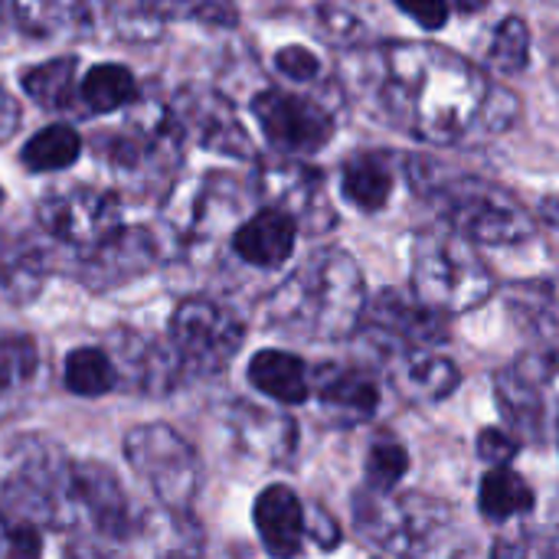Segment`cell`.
<instances>
[{
	"label": "cell",
	"mask_w": 559,
	"mask_h": 559,
	"mask_svg": "<svg viewBox=\"0 0 559 559\" xmlns=\"http://www.w3.org/2000/svg\"><path fill=\"white\" fill-rule=\"evenodd\" d=\"M295 239H298V223L278 206H265L233 233V249L246 265L282 269L295 252Z\"/></svg>",
	"instance_id": "cell-18"
},
{
	"label": "cell",
	"mask_w": 559,
	"mask_h": 559,
	"mask_svg": "<svg viewBox=\"0 0 559 559\" xmlns=\"http://www.w3.org/2000/svg\"><path fill=\"white\" fill-rule=\"evenodd\" d=\"M10 16L33 39H82L92 29L88 0H10Z\"/></svg>",
	"instance_id": "cell-20"
},
{
	"label": "cell",
	"mask_w": 559,
	"mask_h": 559,
	"mask_svg": "<svg viewBox=\"0 0 559 559\" xmlns=\"http://www.w3.org/2000/svg\"><path fill=\"white\" fill-rule=\"evenodd\" d=\"M66 386L75 396H105L118 386V370L108 350L75 347L66 357Z\"/></svg>",
	"instance_id": "cell-31"
},
{
	"label": "cell",
	"mask_w": 559,
	"mask_h": 559,
	"mask_svg": "<svg viewBox=\"0 0 559 559\" xmlns=\"http://www.w3.org/2000/svg\"><path fill=\"white\" fill-rule=\"evenodd\" d=\"M275 69L292 82H311L321 72V59L305 46H285L275 56Z\"/></svg>",
	"instance_id": "cell-38"
},
{
	"label": "cell",
	"mask_w": 559,
	"mask_h": 559,
	"mask_svg": "<svg viewBox=\"0 0 559 559\" xmlns=\"http://www.w3.org/2000/svg\"><path fill=\"white\" fill-rule=\"evenodd\" d=\"M514 115H518V98L511 92H504L501 85H488L475 131H504L514 121Z\"/></svg>",
	"instance_id": "cell-37"
},
{
	"label": "cell",
	"mask_w": 559,
	"mask_h": 559,
	"mask_svg": "<svg viewBox=\"0 0 559 559\" xmlns=\"http://www.w3.org/2000/svg\"><path fill=\"white\" fill-rule=\"evenodd\" d=\"M531 59V29L521 16H508L501 20V26L495 29L491 49H488V62L498 72H521Z\"/></svg>",
	"instance_id": "cell-33"
},
{
	"label": "cell",
	"mask_w": 559,
	"mask_h": 559,
	"mask_svg": "<svg viewBox=\"0 0 559 559\" xmlns=\"http://www.w3.org/2000/svg\"><path fill=\"white\" fill-rule=\"evenodd\" d=\"M124 459L170 514H190L200 495V459L193 445L164 423L124 436Z\"/></svg>",
	"instance_id": "cell-7"
},
{
	"label": "cell",
	"mask_w": 559,
	"mask_h": 559,
	"mask_svg": "<svg viewBox=\"0 0 559 559\" xmlns=\"http://www.w3.org/2000/svg\"><path fill=\"white\" fill-rule=\"evenodd\" d=\"M46 282L43 249L20 233H0V295L13 305H29Z\"/></svg>",
	"instance_id": "cell-23"
},
{
	"label": "cell",
	"mask_w": 559,
	"mask_h": 559,
	"mask_svg": "<svg viewBox=\"0 0 559 559\" xmlns=\"http://www.w3.org/2000/svg\"><path fill=\"white\" fill-rule=\"evenodd\" d=\"M354 524L364 540L386 554H426L445 537L452 514L442 501L426 495L364 488L354 495Z\"/></svg>",
	"instance_id": "cell-6"
},
{
	"label": "cell",
	"mask_w": 559,
	"mask_h": 559,
	"mask_svg": "<svg viewBox=\"0 0 559 559\" xmlns=\"http://www.w3.org/2000/svg\"><path fill=\"white\" fill-rule=\"evenodd\" d=\"M390 380L409 403H439L459 386L462 373L449 357L429 347H400L390 360Z\"/></svg>",
	"instance_id": "cell-17"
},
{
	"label": "cell",
	"mask_w": 559,
	"mask_h": 559,
	"mask_svg": "<svg viewBox=\"0 0 559 559\" xmlns=\"http://www.w3.org/2000/svg\"><path fill=\"white\" fill-rule=\"evenodd\" d=\"M547 3H554V7H559V0H547Z\"/></svg>",
	"instance_id": "cell-45"
},
{
	"label": "cell",
	"mask_w": 559,
	"mask_h": 559,
	"mask_svg": "<svg viewBox=\"0 0 559 559\" xmlns=\"http://www.w3.org/2000/svg\"><path fill=\"white\" fill-rule=\"evenodd\" d=\"M396 7L413 16L423 29H442L449 20V0H396Z\"/></svg>",
	"instance_id": "cell-40"
},
{
	"label": "cell",
	"mask_w": 559,
	"mask_h": 559,
	"mask_svg": "<svg viewBox=\"0 0 559 559\" xmlns=\"http://www.w3.org/2000/svg\"><path fill=\"white\" fill-rule=\"evenodd\" d=\"M170 111H174L180 138H193L200 147L226 154V157H242V160L255 157V147L249 141L246 128L239 124L233 105L219 92L187 88L170 105Z\"/></svg>",
	"instance_id": "cell-13"
},
{
	"label": "cell",
	"mask_w": 559,
	"mask_h": 559,
	"mask_svg": "<svg viewBox=\"0 0 559 559\" xmlns=\"http://www.w3.org/2000/svg\"><path fill=\"white\" fill-rule=\"evenodd\" d=\"M373 331L393 337L400 347H436L445 341V314L423 305L416 295L406 298L403 292H383L380 298L367 301V314Z\"/></svg>",
	"instance_id": "cell-16"
},
{
	"label": "cell",
	"mask_w": 559,
	"mask_h": 559,
	"mask_svg": "<svg viewBox=\"0 0 559 559\" xmlns=\"http://www.w3.org/2000/svg\"><path fill=\"white\" fill-rule=\"evenodd\" d=\"M308 534L321 544V547H334L337 540H341V534H337V524L321 511V508H314V514H311V527H308Z\"/></svg>",
	"instance_id": "cell-41"
},
{
	"label": "cell",
	"mask_w": 559,
	"mask_h": 559,
	"mask_svg": "<svg viewBox=\"0 0 559 559\" xmlns=\"http://www.w3.org/2000/svg\"><path fill=\"white\" fill-rule=\"evenodd\" d=\"M20 82L39 108L59 111V108L72 105V95H75V59L59 56V59L43 62V66H33L23 72Z\"/></svg>",
	"instance_id": "cell-29"
},
{
	"label": "cell",
	"mask_w": 559,
	"mask_h": 559,
	"mask_svg": "<svg viewBox=\"0 0 559 559\" xmlns=\"http://www.w3.org/2000/svg\"><path fill=\"white\" fill-rule=\"evenodd\" d=\"M79 151H82V138L69 124H46L23 144L20 160L29 170L43 174V170H62L75 164Z\"/></svg>",
	"instance_id": "cell-30"
},
{
	"label": "cell",
	"mask_w": 559,
	"mask_h": 559,
	"mask_svg": "<svg viewBox=\"0 0 559 559\" xmlns=\"http://www.w3.org/2000/svg\"><path fill=\"white\" fill-rule=\"evenodd\" d=\"M0 203H3V190H0Z\"/></svg>",
	"instance_id": "cell-46"
},
{
	"label": "cell",
	"mask_w": 559,
	"mask_h": 559,
	"mask_svg": "<svg viewBox=\"0 0 559 559\" xmlns=\"http://www.w3.org/2000/svg\"><path fill=\"white\" fill-rule=\"evenodd\" d=\"M259 190L269 206L285 210L298 229L324 233L334 226V210L324 197V177L305 164H269L259 174Z\"/></svg>",
	"instance_id": "cell-15"
},
{
	"label": "cell",
	"mask_w": 559,
	"mask_h": 559,
	"mask_svg": "<svg viewBox=\"0 0 559 559\" xmlns=\"http://www.w3.org/2000/svg\"><path fill=\"white\" fill-rule=\"evenodd\" d=\"M233 429L246 452L265 462H282L295 449V423L282 413H269L249 403L233 409Z\"/></svg>",
	"instance_id": "cell-25"
},
{
	"label": "cell",
	"mask_w": 559,
	"mask_h": 559,
	"mask_svg": "<svg viewBox=\"0 0 559 559\" xmlns=\"http://www.w3.org/2000/svg\"><path fill=\"white\" fill-rule=\"evenodd\" d=\"M255 531L272 557H295L308 537L305 508L298 495L285 485H272L255 498Z\"/></svg>",
	"instance_id": "cell-19"
},
{
	"label": "cell",
	"mask_w": 559,
	"mask_h": 559,
	"mask_svg": "<svg viewBox=\"0 0 559 559\" xmlns=\"http://www.w3.org/2000/svg\"><path fill=\"white\" fill-rule=\"evenodd\" d=\"M0 498L26 524L75 527L72 462L43 439H20L10 449V472L0 485Z\"/></svg>",
	"instance_id": "cell-5"
},
{
	"label": "cell",
	"mask_w": 559,
	"mask_h": 559,
	"mask_svg": "<svg viewBox=\"0 0 559 559\" xmlns=\"http://www.w3.org/2000/svg\"><path fill=\"white\" fill-rule=\"evenodd\" d=\"M367 314V285L357 262L341 249L314 252L269 301L275 328L314 337L341 341L357 331Z\"/></svg>",
	"instance_id": "cell-2"
},
{
	"label": "cell",
	"mask_w": 559,
	"mask_h": 559,
	"mask_svg": "<svg viewBox=\"0 0 559 559\" xmlns=\"http://www.w3.org/2000/svg\"><path fill=\"white\" fill-rule=\"evenodd\" d=\"M380 102L386 118L426 144H455L475 134L488 79L436 43H390L380 52Z\"/></svg>",
	"instance_id": "cell-1"
},
{
	"label": "cell",
	"mask_w": 559,
	"mask_h": 559,
	"mask_svg": "<svg viewBox=\"0 0 559 559\" xmlns=\"http://www.w3.org/2000/svg\"><path fill=\"white\" fill-rule=\"evenodd\" d=\"M498 406L511 429L524 439L559 436V347L527 350L498 373Z\"/></svg>",
	"instance_id": "cell-8"
},
{
	"label": "cell",
	"mask_w": 559,
	"mask_h": 559,
	"mask_svg": "<svg viewBox=\"0 0 559 559\" xmlns=\"http://www.w3.org/2000/svg\"><path fill=\"white\" fill-rule=\"evenodd\" d=\"M534 488L511 465H491L478 488V508L488 521L504 524L534 508Z\"/></svg>",
	"instance_id": "cell-27"
},
{
	"label": "cell",
	"mask_w": 559,
	"mask_h": 559,
	"mask_svg": "<svg viewBox=\"0 0 559 559\" xmlns=\"http://www.w3.org/2000/svg\"><path fill=\"white\" fill-rule=\"evenodd\" d=\"M72 508L75 527H88L98 537L124 540L134 534L131 504L111 468L98 462H72Z\"/></svg>",
	"instance_id": "cell-14"
},
{
	"label": "cell",
	"mask_w": 559,
	"mask_h": 559,
	"mask_svg": "<svg viewBox=\"0 0 559 559\" xmlns=\"http://www.w3.org/2000/svg\"><path fill=\"white\" fill-rule=\"evenodd\" d=\"M341 190L364 213L383 210L390 193H393V167H390V160L383 154H357V157H350L344 164V170H341Z\"/></svg>",
	"instance_id": "cell-26"
},
{
	"label": "cell",
	"mask_w": 559,
	"mask_h": 559,
	"mask_svg": "<svg viewBox=\"0 0 559 559\" xmlns=\"http://www.w3.org/2000/svg\"><path fill=\"white\" fill-rule=\"evenodd\" d=\"M39 350L29 337H0V390H16L33 380Z\"/></svg>",
	"instance_id": "cell-35"
},
{
	"label": "cell",
	"mask_w": 559,
	"mask_h": 559,
	"mask_svg": "<svg viewBox=\"0 0 559 559\" xmlns=\"http://www.w3.org/2000/svg\"><path fill=\"white\" fill-rule=\"evenodd\" d=\"M252 111H255L265 138L278 151H288V154H314L334 134L331 111L305 95H295V92L265 88L262 95H255Z\"/></svg>",
	"instance_id": "cell-11"
},
{
	"label": "cell",
	"mask_w": 559,
	"mask_h": 559,
	"mask_svg": "<svg viewBox=\"0 0 559 559\" xmlns=\"http://www.w3.org/2000/svg\"><path fill=\"white\" fill-rule=\"evenodd\" d=\"M488 0H455V7L462 10V13H475V10H481Z\"/></svg>",
	"instance_id": "cell-43"
},
{
	"label": "cell",
	"mask_w": 559,
	"mask_h": 559,
	"mask_svg": "<svg viewBox=\"0 0 559 559\" xmlns=\"http://www.w3.org/2000/svg\"><path fill=\"white\" fill-rule=\"evenodd\" d=\"M249 383L285 406H298L311 396V377L301 357L285 354V350H259L249 360Z\"/></svg>",
	"instance_id": "cell-24"
},
{
	"label": "cell",
	"mask_w": 559,
	"mask_h": 559,
	"mask_svg": "<svg viewBox=\"0 0 559 559\" xmlns=\"http://www.w3.org/2000/svg\"><path fill=\"white\" fill-rule=\"evenodd\" d=\"M36 219L56 242L92 249L121 226V206L111 193L72 183L49 190L36 206Z\"/></svg>",
	"instance_id": "cell-10"
},
{
	"label": "cell",
	"mask_w": 559,
	"mask_h": 559,
	"mask_svg": "<svg viewBox=\"0 0 559 559\" xmlns=\"http://www.w3.org/2000/svg\"><path fill=\"white\" fill-rule=\"evenodd\" d=\"M518 449H521V442L501 429H481V436H478V455L488 465H511Z\"/></svg>",
	"instance_id": "cell-39"
},
{
	"label": "cell",
	"mask_w": 559,
	"mask_h": 559,
	"mask_svg": "<svg viewBox=\"0 0 559 559\" xmlns=\"http://www.w3.org/2000/svg\"><path fill=\"white\" fill-rule=\"evenodd\" d=\"M508 314L544 347H559V278H524L508 288Z\"/></svg>",
	"instance_id": "cell-21"
},
{
	"label": "cell",
	"mask_w": 559,
	"mask_h": 559,
	"mask_svg": "<svg viewBox=\"0 0 559 559\" xmlns=\"http://www.w3.org/2000/svg\"><path fill=\"white\" fill-rule=\"evenodd\" d=\"M409 278L413 295L445 318L475 311L495 292V272L478 255L475 242L452 226L416 236Z\"/></svg>",
	"instance_id": "cell-3"
},
{
	"label": "cell",
	"mask_w": 559,
	"mask_h": 559,
	"mask_svg": "<svg viewBox=\"0 0 559 559\" xmlns=\"http://www.w3.org/2000/svg\"><path fill=\"white\" fill-rule=\"evenodd\" d=\"M141 16L160 23V20H200L229 26L236 23V10L229 0H141Z\"/></svg>",
	"instance_id": "cell-32"
},
{
	"label": "cell",
	"mask_w": 559,
	"mask_h": 559,
	"mask_svg": "<svg viewBox=\"0 0 559 559\" xmlns=\"http://www.w3.org/2000/svg\"><path fill=\"white\" fill-rule=\"evenodd\" d=\"M318 23H321L324 36H328L331 43H344V46H350V43H360V39L367 36V29H364L360 16H357L347 3H337V0L321 3V7H318Z\"/></svg>",
	"instance_id": "cell-36"
},
{
	"label": "cell",
	"mask_w": 559,
	"mask_h": 559,
	"mask_svg": "<svg viewBox=\"0 0 559 559\" xmlns=\"http://www.w3.org/2000/svg\"><path fill=\"white\" fill-rule=\"evenodd\" d=\"M557 442H559V436H557Z\"/></svg>",
	"instance_id": "cell-47"
},
{
	"label": "cell",
	"mask_w": 559,
	"mask_h": 559,
	"mask_svg": "<svg viewBox=\"0 0 559 559\" xmlns=\"http://www.w3.org/2000/svg\"><path fill=\"white\" fill-rule=\"evenodd\" d=\"M157 259H160V249L151 229L118 226L102 242L85 249V259L79 262V282L88 292H111L151 272Z\"/></svg>",
	"instance_id": "cell-12"
},
{
	"label": "cell",
	"mask_w": 559,
	"mask_h": 559,
	"mask_svg": "<svg viewBox=\"0 0 559 559\" xmlns=\"http://www.w3.org/2000/svg\"><path fill=\"white\" fill-rule=\"evenodd\" d=\"M7 537H10V527H7L3 518H0V557H7Z\"/></svg>",
	"instance_id": "cell-44"
},
{
	"label": "cell",
	"mask_w": 559,
	"mask_h": 559,
	"mask_svg": "<svg viewBox=\"0 0 559 559\" xmlns=\"http://www.w3.org/2000/svg\"><path fill=\"white\" fill-rule=\"evenodd\" d=\"M406 472H409V455L400 442H393V439L373 442V449L367 455V488L393 491Z\"/></svg>",
	"instance_id": "cell-34"
},
{
	"label": "cell",
	"mask_w": 559,
	"mask_h": 559,
	"mask_svg": "<svg viewBox=\"0 0 559 559\" xmlns=\"http://www.w3.org/2000/svg\"><path fill=\"white\" fill-rule=\"evenodd\" d=\"M79 95H82V105L88 111L108 115V111H118V108L131 105L138 88H134V75L124 66L105 62V66H95V69L85 72V79L79 85Z\"/></svg>",
	"instance_id": "cell-28"
},
{
	"label": "cell",
	"mask_w": 559,
	"mask_h": 559,
	"mask_svg": "<svg viewBox=\"0 0 559 559\" xmlns=\"http://www.w3.org/2000/svg\"><path fill=\"white\" fill-rule=\"evenodd\" d=\"M314 393L324 403V409L344 416V419H367L380 406V386L370 373L354 367H318L314 370Z\"/></svg>",
	"instance_id": "cell-22"
},
{
	"label": "cell",
	"mask_w": 559,
	"mask_h": 559,
	"mask_svg": "<svg viewBox=\"0 0 559 559\" xmlns=\"http://www.w3.org/2000/svg\"><path fill=\"white\" fill-rule=\"evenodd\" d=\"M242 321L206 298L183 301L170 318V350L187 373L213 377L219 373L242 347Z\"/></svg>",
	"instance_id": "cell-9"
},
{
	"label": "cell",
	"mask_w": 559,
	"mask_h": 559,
	"mask_svg": "<svg viewBox=\"0 0 559 559\" xmlns=\"http://www.w3.org/2000/svg\"><path fill=\"white\" fill-rule=\"evenodd\" d=\"M416 164H419L416 170L426 174V183H416V187L432 193L445 223L459 229L465 239L481 242V246H514V242H527L537 233V219L511 190L481 177L439 180L432 164L426 160H416Z\"/></svg>",
	"instance_id": "cell-4"
},
{
	"label": "cell",
	"mask_w": 559,
	"mask_h": 559,
	"mask_svg": "<svg viewBox=\"0 0 559 559\" xmlns=\"http://www.w3.org/2000/svg\"><path fill=\"white\" fill-rule=\"evenodd\" d=\"M16 128H20V108L10 98V92L0 85V141H7Z\"/></svg>",
	"instance_id": "cell-42"
}]
</instances>
